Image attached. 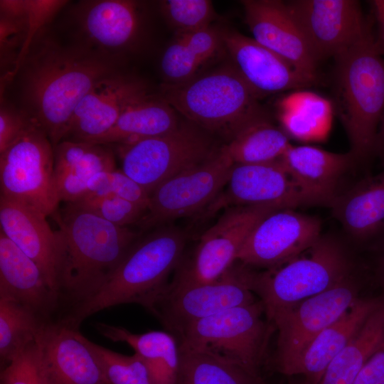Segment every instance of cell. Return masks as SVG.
I'll return each mask as SVG.
<instances>
[{"label": "cell", "instance_id": "d6a6232c", "mask_svg": "<svg viewBox=\"0 0 384 384\" xmlns=\"http://www.w3.org/2000/svg\"><path fill=\"white\" fill-rule=\"evenodd\" d=\"M176 384H260L238 364L210 351L179 346Z\"/></svg>", "mask_w": 384, "mask_h": 384}, {"label": "cell", "instance_id": "7c38bea8", "mask_svg": "<svg viewBox=\"0 0 384 384\" xmlns=\"http://www.w3.org/2000/svg\"><path fill=\"white\" fill-rule=\"evenodd\" d=\"M233 165L222 147L204 161L165 181L150 194L148 210L138 224L149 228L197 212L225 186Z\"/></svg>", "mask_w": 384, "mask_h": 384}, {"label": "cell", "instance_id": "30bf717a", "mask_svg": "<svg viewBox=\"0 0 384 384\" xmlns=\"http://www.w3.org/2000/svg\"><path fill=\"white\" fill-rule=\"evenodd\" d=\"M355 274L338 285L280 311L271 320L277 330L275 369L284 375L311 341L361 298Z\"/></svg>", "mask_w": 384, "mask_h": 384}, {"label": "cell", "instance_id": "3957f363", "mask_svg": "<svg viewBox=\"0 0 384 384\" xmlns=\"http://www.w3.org/2000/svg\"><path fill=\"white\" fill-rule=\"evenodd\" d=\"M186 240L184 233L173 226L138 238L107 282L60 319L78 329L88 316L124 304H137L152 313L168 288L169 275L181 262Z\"/></svg>", "mask_w": 384, "mask_h": 384}, {"label": "cell", "instance_id": "ffe728a7", "mask_svg": "<svg viewBox=\"0 0 384 384\" xmlns=\"http://www.w3.org/2000/svg\"><path fill=\"white\" fill-rule=\"evenodd\" d=\"M222 39L233 67L257 98L315 82L252 38L228 31L222 33Z\"/></svg>", "mask_w": 384, "mask_h": 384}, {"label": "cell", "instance_id": "f1b7e54d", "mask_svg": "<svg viewBox=\"0 0 384 384\" xmlns=\"http://www.w3.org/2000/svg\"><path fill=\"white\" fill-rule=\"evenodd\" d=\"M95 327L107 339L131 346L146 363L155 384H176L180 353L175 335L164 331L135 334L102 322L96 323Z\"/></svg>", "mask_w": 384, "mask_h": 384}, {"label": "cell", "instance_id": "f546056e", "mask_svg": "<svg viewBox=\"0 0 384 384\" xmlns=\"http://www.w3.org/2000/svg\"><path fill=\"white\" fill-rule=\"evenodd\" d=\"M383 345L384 298L330 363L318 384H351L366 362Z\"/></svg>", "mask_w": 384, "mask_h": 384}, {"label": "cell", "instance_id": "6da1fadb", "mask_svg": "<svg viewBox=\"0 0 384 384\" xmlns=\"http://www.w3.org/2000/svg\"><path fill=\"white\" fill-rule=\"evenodd\" d=\"M42 33L16 75L20 79L21 110L55 146L64 139L81 100L99 81L118 71L108 55L84 47L63 46Z\"/></svg>", "mask_w": 384, "mask_h": 384}, {"label": "cell", "instance_id": "ee69618b", "mask_svg": "<svg viewBox=\"0 0 384 384\" xmlns=\"http://www.w3.org/2000/svg\"><path fill=\"white\" fill-rule=\"evenodd\" d=\"M372 4L380 28L384 43V0H375L372 1Z\"/></svg>", "mask_w": 384, "mask_h": 384}, {"label": "cell", "instance_id": "4fadbf2b", "mask_svg": "<svg viewBox=\"0 0 384 384\" xmlns=\"http://www.w3.org/2000/svg\"><path fill=\"white\" fill-rule=\"evenodd\" d=\"M242 265L236 262L218 279L196 286L169 289L155 306L154 314L174 335L188 325L223 311L255 302Z\"/></svg>", "mask_w": 384, "mask_h": 384}, {"label": "cell", "instance_id": "1f68e13d", "mask_svg": "<svg viewBox=\"0 0 384 384\" xmlns=\"http://www.w3.org/2000/svg\"><path fill=\"white\" fill-rule=\"evenodd\" d=\"M291 145L284 131L262 117L242 128L223 148L233 164H252L277 161Z\"/></svg>", "mask_w": 384, "mask_h": 384}, {"label": "cell", "instance_id": "7a4b0ae2", "mask_svg": "<svg viewBox=\"0 0 384 384\" xmlns=\"http://www.w3.org/2000/svg\"><path fill=\"white\" fill-rule=\"evenodd\" d=\"M61 242L60 295L70 308L93 295L110 277L139 234L73 203L52 215Z\"/></svg>", "mask_w": 384, "mask_h": 384}, {"label": "cell", "instance_id": "836d02e7", "mask_svg": "<svg viewBox=\"0 0 384 384\" xmlns=\"http://www.w3.org/2000/svg\"><path fill=\"white\" fill-rule=\"evenodd\" d=\"M46 322L20 303L0 297V359L4 368L36 343Z\"/></svg>", "mask_w": 384, "mask_h": 384}, {"label": "cell", "instance_id": "d4e9b609", "mask_svg": "<svg viewBox=\"0 0 384 384\" xmlns=\"http://www.w3.org/2000/svg\"><path fill=\"white\" fill-rule=\"evenodd\" d=\"M53 181L60 202L80 200L94 175L115 169L114 153L108 145L63 140L53 146Z\"/></svg>", "mask_w": 384, "mask_h": 384}, {"label": "cell", "instance_id": "5bb4252c", "mask_svg": "<svg viewBox=\"0 0 384 384\" xmlns=\"http://www.w3.org/2000/svg\"><path fill=\"white\" fill-rule=\"evenodd\" d=\"M321 230L316 217L291 208L276 210L255 226L237 261L248 267H278L313 245L321 236Z\"/></svg>", "mask_w": 384, "mask_h": 384}, {"label": "cell", "instance_id": "7bdbcfd3", "mask_svg": "<svg viewBox=\"0 0 384 384\" xmlns=\"http://www.w3.org/2000/svg\"><path fill=\"white\" fill-rule=\"evenodd\" d=\"M351 384H384V345L366 362Z\"/></svg>", "mask_w": 384, "mask_h": 384}, {"label": "cell", "instance_id": "277c9868", "mask_svg": "<svg viewBox=\"0 0 384 384\" xmlns=\"http://www.w3.org/2000/svg\"><path fill=\"white\" fill-rule=\"evenodd\" d=\"M335 104L356 161L375 151L384 112V57L370 26L335 57Z\"/></svg>", "mask_w": 384, "mask_h": 384}, {"label": "cell", "instance_id": "83f0119b", "mask_svg": "<svg viewBox=\"0 0 384 384\" xmlns=\"http://www.w3.org/2000/svg\"><path fill=\"white\" fill-rule=\"evenodd\" d=\"M179 124L176 111L167 101L146 93L132 103L107 132L86 142L108 146L131 144L166 134Z\"/></svg>", "mask_w": 384, "mask_h": 384}, {"label": "cell", "instance_id": "d590c367", "mask_svg": "<svg viewBox=\"0 0 384 384\" xmlns=\"http://www.w3.org/2000/svg\"><path fill=\"white\" fill-rule=\"evenodd\" d=\"M161 9L177 34L187 33L210 26L215 11L208 0H166Z\"/></svg>", "mask_w": 384, "mask_h": 384}, {"label": "cell", "instance_id": "9a60e30c", "mask_svg": "<svg viewBox=\"0 0 384 384\" xmlns=\"http://www.w3.org/2000/svg\"><path fill=\"white\" fill-rule=\"evenodd\" d=\"M285 4L317 62L335 58L369 26L356 0H293Z\"/></svg>", "mask_w": 384, "mask_h": 384}, {"label": "cell", "instance_id": "cb8c5ba5", "mask_svg": "<svg viewBox=\"0 0 384 384\" xmlns=\"http://www.w3.org/2000/svg\"><path fill=\"white\" fill-rule=\"evenodd\" d=\"M383 298L384 296H380L358 299L311 341L284 375H302L309 384H318L330 363L348 343Z\"/></svg>", "mask_w": 384, "mask_h": 384}, {"label": "cell", "instance_id": "4dcf8cb0", "mask_svg": "<svg viewBox=\"0 0 384 384\" xmlns=\"http://www.w3.org/2000/svg\"><path fill=\"white\" fill-rule=\"evenodd\" d=\"M279 118L289 136L302 141L323 139L331 122L332 105L311 92L297 91L279 102Z\"/></svg>", "mask_w": 384, "mask_h": 384}, {"label": "cell", "instance_id": "74e56055", "mask_svg": "<svg viewBox=\"0 0 384 384\" xmlns=\"http://www.w3.org/2000/svg\"><path fill=\"white\" fill-rule=\"evenodd\" d=\"M114 196L138 204L148 210L150 195L122 170H110L94 175L87 183V194Z\"/></svg>", "mask_w": 384, "mask_h": 384}, {"label": "cell", "instance_id": "603a6c76", "mask_svg": "<svg viewBox=\"0 0 384 384\" xmlns=\"http://www.w3.org/2000/svg\"><path fill=\"white\" fill-rule=\"evenodd\" d=\"M313 205L330 206L343 174L356 161L351 152L334 153L309 145H291L280 159Z\"/></svg>", "mask_w": 384, "mask_h": 384}, {"label": "cell", "instance_id": "52a82bcc", "mask_svg": "<svg viewBox=\"0 0 384 384\" xmlns=\"http://www.w3.org/2000/svg\"><path fill=\"white\" fill-rule=\"evenodd\" d=\"M263 314L265 309L259 300L198 320L177 334L179 346L215 353L260 380V369L275 329L272 323L263 319Z\"/></svg>", "mask_w": 384, "mask_h": 384}, {"label": "cell", "instance_id": "d6986e66", "mask_svg": "<svg viewBox=\"0 0 384 384\" xmlns=\"http://www.w3.org/2000/svg\"><path fill=\"white\" fill-rule=\"evenodd\" d=\"M46 218L40 211L0 195V230L36 262L60 295L61 242Z\"/></svg>", "mask_w": 384, "mask_h": 384}, {"label": "cell", "instance_id": "ab89813d", "mask_svg": "<svg viewBox=\"0 0 384 384\" xmlns=\"http://www.w3.org/2000/svg\"><path fill=\"white\" fill-rule=\"evenodd\" d=\"M202 63L179 35L165 50L161 60V70L169 84H179L196 77Z\"/></svg>", "mask_w": 384, "mask_h": 384}, {"label": "cell", "instance_id": "484cf974", "mask_svg": "<svg viewBox=\"0 0 384 384\" xmlns=\"http://www.w3.org/2000/svg\"><path fill=\"white\" fill-rule=\"evenodd\" d=\"M329 206L353 239L366 242L384 235V170L338 193Z\"/></svg>", "mask_w": 384, "mask_h": 384}, {"label": "cell", "instance_id": "f6af8a7d", "mask_svg": "<svg viewBox=\"0 0 384 384\" xmlns=\"http://www.w3.org/2000/svg\"><path fill=\"white\" fill-rule=\"evenodd\" d=\"M375 272L380 285L384 288V248L378 260Z\"/></svg>", "mask_w": 384, "mask_h": 384}, {"label": "cell", "instance_id": "8fae6325", "mask_svg": "<svg viewBox=\"0 0 384 384\" xmlns=\"http://www.w3.org/2000/svg\"><path fill=\"white\" fill-rule=\"evenodd\" d=\"M276 209L267 206L230 208L201 236L192 256L179 267L169 289L214 282L237 262L238 255L255 226Z\"/></svg>", "mask_w": 384, "mask_h": 384}, {"label": "cell", "instance_id": "8d00e7d4", "mask_svg": "<svg viewBox=\"0 0 384 384\" xmlns=\"http://www.w3.org/2000/svg\"><path fill=\"white\" fill-rule=\"evenodd\" d=\"M73 203L120 227L138 223L147 211L138 204L114 196L87 195Z\"/></svg>", "mask_w": 384, "mask_h": 384}, {"label": "cell", "instance_id": "ba28073f", "mask_svg": "<svg viewBox=\"0 0 384 384\" xmlns=\"http://www.w3.org/2000/svg\"><path fill=\"white\" fill-rule=\"evenodd\" d=\"M193 123H180L174 130L131 144H116L122 171L150 195L161 183L209 157L210 138Z\"/></svg>", "mask_w": 384, "mask_h": 384}, {"label": "cell", "instance_id": "7402d4cb", "mask_svg": "<svg viewBox=\"0 0 384 384\" xmlns=\"http://www.w3.org/2000/svg\"><path fill=\"white\" fill-rule=\"evenodd\" d=\"M0 297L14 300L45 321L59 309V294L41 269L0 230Z\"/></svg>", "mask_w": 384, "mask_h": 384}, {"label": "cell", "instance_id": "44dd1931", "mask_svg": "<svg viewBox=\"0 0 384 384\" xmlns=\"http://www.w3.org/2000/svg\"><path fill=\"white\" fill-rule=\"evenodd\" d=\"M146 93L142 82L119 72L106 77L79 102L63 140L86 142L102 135L132 103Z\"/></svg>", "mask_w": 384, "mask_h": 384}, {"label": "cell", "instance_id": "f35d334b", "mask_svg": "<svg viewBox=\"0 0 384 384\" xmlns=\"http://www.w3.org/2000/svg\"><path fill=\"white\" fill-rule=\"evenodd\" d=\"M1 384H50L36 341L3 368Z\"/></svg>", "mask_w": 384, "mask_h": 384}, {"label": "cell", "instance_id": "4316f807", "mask_svg": "<svg viewBox=\"0 0 384 384\" xmlns=\"http://www.w3.org/2000/svg\"><path fill=\"white\" fill-rule=\"evenodd\" d=\"M79 19L87 38L105 54L128 47L141 26L138 4L129 0L87 1Z\"/></svg>", "mask_w": 384, "mask_h": 384}, {"label": "cell", "instance_id": "9c48e42d", "mask_svg": "<svg viewBox=\"0 0 384 384\" xmlns=\"http://www.w3.org/2000/svg\"><path fill=\"white\" fill-rule=\"evenodd\" d=\"M53 145L31 121L23 133L0 154L1 196L52 215L60 203L53 181Z\"/></svg>", "mask_w": 384, "mask_h": 384}, {"label": "cell", "instance_id": "5b68a950", "mask_svg": "<svg viewBox=\"0 0 384 384\" xmlns=\"http://www.w3.org/2000/svg\"><path fill=\"white\" fill-rule=\"evenodd\" d=\"M242 273L271 322L280 311L342 282L354 274V265L338 240L321 235L307 250L278 267L255 272L242 265Z\"/></svg>", "mask_w": 384, "mask_h": 384}, {"label": "cell", "instance_id": "ac0fdd59", "mask_svg": "<svg viewBox=\"0 0 384 384\" xmlns=\"http://www.w3.org/2000/svg\"><path fill=\"white\" fill-rule=\"evenodd\" d=\"M241 2L245 21L252 38L316 82L318 62L285 1L244 0Z\"/></svg>", "mask_w": 384, "mask_h": 384}, {"label": "cell", "instance_id": "2e32d148", "mask_svg": "<svg viewBox=\"0 0 384 384\" xmlns=\"http://www.w3.org/2000/svg\"><path fill=\"white\" fill-rule=\"evenodd\" d=\"M225 186L215 208L228 206L294 209L313 206L281 159L265 164H233Z\"/></svg>", "mask_w": 384, "mask_h": 384}, {"label": "cell", "instance_id": "60d3db41", "mask_svg": "<svg viewBox=\"0 0 384 384\" xmlns=\"http://www.w3.org/2000/svg\"><path fill=\"white\" fill-rule=\"evenodd\" d=\"M177 35L181 36L186 46L202 64L215 55L223 43L222 33L210 26Z\"/></svg>", "mask_w": 384, "mask_h": 384}, {"label": "cell", "instance_id": "8992f818", "mask_svg": "<svg viewBox=\"0 0 384 384\" xmlns=\"http://www.w3.org/2000/svg\"><path fill=\"white\" fill-rule=\"evenodd\" d=\"M163 98L191 122L232 139L265 117L257 97L233 67H223L179 84H164Z\"/></svg>", "mask_w": 384, "mask_h": 384}, {"label": "cell", "instance_id": "b9f144b4", "mask_svg": "<svg viewBox=\"0 0 384 384\" xmlns=\"http://www.w3.org/2000/svg\"><path fill=\"white\" fill-rule=\"evenodd\" d=\"M31 119L21 110L1 105L0 154L4 151L27 128Z\"/></svg>", "mask_w": 384, "mask_h": 384}, {"label": "cell", "instance_id": "e0dca14e", "mask_svg": "<svg viewBox=\"0 0 384 384\" xmlns=\"http://www.w3.org/2000/svg\"><path fill=\"white\" fill-rule=\"evenodd\" d=\"M50 384H109L90 340L60 319L46 322L36 339Z\"/></svg>", "mask_w": 384, "mask_h": 384}, {"label": "cell", "instance_id": "e575fe53", "mask_svg": "<svg viewBox=\"0 0 384 384\" xmlns=\"http://www.w3.org/2000/svg\"><path fill=\"white\" fill-rule=\"evenodd\" d=\"M109 384H154L143 359L137 353L126 356L90 341Z\"/></svg>", "mask_w": 384, "mask_h": 384}, {"label": "cell", "instance_id": "bcb514c9", "mask_svg": "<svg viewBox=\"0 0 384 384\" xmlns=\"http://www.w3.org/2000/svg\"><path fill=\"white\" fill-rule=\"evenodd\" d=\"M376 150L380 151L384 154V112L378 129Z\"/></svg>", "mask_w": 384, "mask_h": 384}]
</instances>
